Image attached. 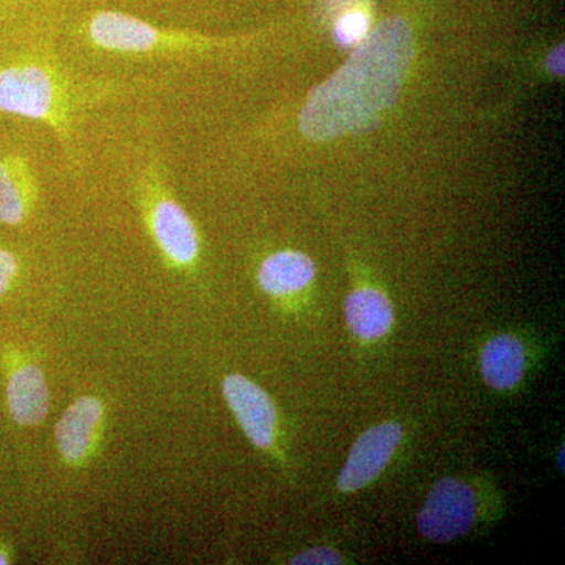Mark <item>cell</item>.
Returning a JSON list of instances; mask_svg holds the SVG:
<instances>
[{"mask_svg": "<svg viewBox=\"0 0 565 565\" xmlns=\"http://www.w3.org/2000/svg\"><path fill=\"white\" fill-rule=\"evenodd\" d=\"M557 463H559L561 470H564V448L561 449L559 459H557Z\"/></svg>", "mask_w": 565, "mask_h": 565, "instance_id": "cell-17", "label": "cell"}, {"mask_svg": "<svg viewBox=\"0 0 565 565\" xmlns=\"http://www.w3.org/2000/svg\"><path fill=\"white\" fill-rule=\"evenodd\" d=\"M134 182L159 250L173 266L191 267L200 255L199 232L191 215L173 195L163 163L158 159L141 163Z\"/></svg>", "mask_w": 565, "mask_h": 565, "instance_id": "cell-3", "label": "cell"}, {"mask_svg": "<svg viewBox=\"0 0 565 565\" xmlns=\"http://www.w3.org/2000/svg\"><path fill=\"white\" fill-rule=\"evenodd\" d=\"M103 405L96 397H81L55 427L57 445L68 462H81L90 449L93 434L102 422Z\"/></svg>", "mask_w": 565, "mask_h": 565, "instance_id": "cell-9", "label": "cell"}, {"mask_svg": "<svg viewBox=\"0 0 565 565\" xmlns=\"http://www.w3.org/2000/svg\"><path fill=\"white\" fill-rule=\"evenodd\" d=\"M7 403L11 418L21 426H35L46 418L50 392L39 366L25 364L11 374L7 386Z\"/></svg>", "mask_w": 565, "mask_h": 565, "instance_id": "cell-8", "label": "cell"}, {"mask_svg": "<svg viewBox=\"0 0 565 565\" xmlns=\"http://www.w3.org/2000/svg\"><path fill=\"white\" fill-rule=\"evenodd\" d=\"M18 275H20V262L17 256L6 248H0V297L10 291Z\"/></svg>", "mask_w": 565, "mask_h": 565, "instance_id": "cell-14", "label": "cell"}, {"mask_svg": "<svg viewBox=\"0 0 565 565\" xmlns=\"http://www.w3.org/2000/svg\"><path fill=\"white\" fill-rule=\"evenodd\" d=\"M291 564H343V559L332 548L327 546H318V548L307 550V552L300 553L291 561Z\"/></svg>", "mask_w": 565, "mask_h": 565, "instance_id": "cell-15", "label": "cell"}, {"mask_svg": "<svg viewBox=\"0 0 565 565\" xmlns=\"http://www.w3.org/2000/svg\"><path fill=\"white\" fill-rule=\"evenodd\" d=\"M525 370V351L514 337L501 334L484 345L481 355L482 377L494 390L519 384Z\"/></svg>", "mask_w": 565, "mask_h": 565, "instance_id": "cell-12", "label": "cell"}, {"mask_svg": "<svg viewBox=\"0 0 565 565\" xmlns=\"http://www.w3.org/2000/svg\"><path fill=\"white\" fill-rule=\"evenodd\" d=\"M58 33L18 36L0 46V114L50 129L65 161L82 162L84 129L96 111L136 90L129 81L92 73L63 52Z\"/></svg>", "mask_w": 565, "mask_h": 565, "instance_id": "cell-1", "label": "cell"}, {"mask_svg": "<svg viewBox=\"0 0 565 565\" xmlns=\"http://www.w3.org/2000/svg\"><path fill=\"white\" fill-rule=\"evenodd\" d=\"M345 319L356 337L379 340L392 327V303L375 289H356L345 300Z\"/></svg>", "mask_w": 565, "mask_h": 565, "instance_id": "cell-11", "label": "cell"}, {"mask_svg": "<svg viewBox=\"0 0 565 565\" xmlns=\"http://www.w3.org/2000/svg\"><path fill=\"white\" fill-rule=\"evenodd\" d=\"M546 70L550 73L555 74L557 77H564L565 73V46L564 44H559L555 50L550 51V54L546 55Z\"/></svg>", "mask_w": 565, "mask_h": 565, "instance_id": "cell-16", "label": "cell"}, {"mask_svg": "<svg viewBox=\"0 0 565 565\" xmlns=\"http://www.w3.org/2000/svg\"><path fill=\"white\" fill-rule=\"evenodd\" d=\"M476 512L478 501L470 487L459 479H441L419 511V533L438 544L455 541L473 525Z\"/></svg>", "mask_w": 565, "mask_h": 565, "instance_id": "cell-4", "label": "cell"}, {"mask_svg": "<svg viewBox=\"0 0 565 565\" xmlns=\"http://www.w3.org/2000/svg\"><path fill=\"white\" fill-rule=\"evenodd\" d=\"M414 57V35L403 18L379 24L356 44L349 61L308 96L300 132L311 141L367 131L397 102Z\"/></svg>", "mask_w": 565, "mask_h": 565, "instance_id": "cell-2", "label": "cell"}, {"mask_svg": "<svg viewBox=\"0 0 565 565\" xmlns=\"http://www.w3.org/2000/svg\"><path fill=\"white\" fill-rule=\"evenodd\" d=\"M316 274L315 264L300 252H278L259 267V286L270 296H289L302 291Z\"/></svg>", "mask_w": 565, "mask_h": 565, "instance_id": "cell-10", "label": "cell"}, {"mask_svg": "<svg viewBox=\"0 0 565 565\" xmlns=\"http://www.w3.org/2000/svg\"><path fill=\"white\" fill-rule=\"evenodd\" d=\"M2 564H7V559L6 556H3L2 553H0V565Z\"/></svg>", "mask_w": 565, "mask_h": 565, "instance_id": "cell-18", "label": "cell"}, {"mask_svg": "<svg viewBox=\"0 0 565 565\" xmlns=\"http://www.w3.org/2000/svg\"><path fill=\"white\" fill-rule=\"evenodd\" d=\"M401 438L403 430L396 423L379 424L367 429L353 445L338 479L341 492H356L374 481L392 459Z\"/></svg>", "mask_w": 565, "mask_h": 565, "instance_id": "cell-6", "label": "cell"}, {"mask_svg": "<svg viewBox=\"0 0 565 565\" xmlns=\"http://www.w3.org/2000/svg\"><path fill=\"white\" fill-rule=\"evenodd\" d=\"M223 394L248 440L258 448H269L277 424L270 397L258 385L237 374L223 381Z\"/></svg>", "mask_w": 565, "mask_h": 565, "instance_id": "cell-7", "label": "cell"}, {"mask_svg": "<svg viewBox=\"0 0 565 565\" xmlns=\"http://www.w3.org/2000/svg\"><path fill=\"white\" fill-rule=\"evenodd\" d=\"M370 32V14L363 10H349L334 24L333 39L338 46L345 50V47L356 46V44L362 43Z\"/></svg>", "mask_w": 565, "mask_h": 565, "instance_id": "cell-13", "label": "cell"}, {"mask_svg": "<svg viewBox=\"0 0 565 565\" xmlns=\"http://www.w3.org/2000/svg\"><path fill=\"white\" fill-rule=\"evenodd\" d=\"M40 199V178L31 156L20 150L0 151V225L28 221Z\"/></svg>", "mask_w": 565, "mask_h": 565, "instance_id": "cell-5", "label": "cell"}]
</instances>
